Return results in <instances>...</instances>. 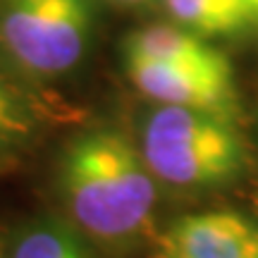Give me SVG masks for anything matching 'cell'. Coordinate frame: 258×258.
I'll return each mask as SVG.
<instances>
[{
  "label": "cell",
  "mask_w": 258,
  "mask_h": 258,
  "mask_svg": "<svg viewBox=\"0 0 258 258\" xmlns=\"http://www.w3.org/2000/svg\"><path fill=\"white\" fill-rule=\"evenodd\" d=\"M156 182L141 146L110 127L79 134L60 163V189L74 225L110 244L132 239L151 225Z\"/></svg>",
  "instance_id": "1"
},
{
  "label": "cell",
  "mask_w": 258,
  "mask_h": 258,
  "mask_svg": "<svg viewBox=\"0 0 258 258\" xmlns=\"http://www.w3.org/2000/svg\"><path fill=\"white\" fill-rule=\"evenodd\" d=\"M141 153L158 182L177 189L225 184L246 163V146L234 120L179 105H158L148 115Z\"/></svg>",
  "instance_id": "2"
},
{
  "label": "cell",
  "mask_w": 258,
  "mask_h": 258,
  "mask_svg": "<svg viewBox=\"0 0 258 258\" xmlns=\"http://www.w3.org/2000/svg\"><path fill=\"white\" fill-rule=\"evenodd\" d=\"M91 24L89 0H12L0 36L24 70L55 77L84 57Z\"/></svg>",
  "instance_id": "3"
},
{
  "label": "cell",
  "mask_w": 258,
  "mask_h": 258,
  "mask_svg": "<svg viewBox=\"0 0 258 258\" xmlns=\"http://www.w3.org/2000/svg\"><path fill=\"white\" fill-rule=\"evenodd\" d=\"M129 82L158 105H179L237 120L239 98L230 57L213 62H160L124 57Z\"/></svg>",
  "instance_id": "4"
},
{
  "label": "cell",
  "mask_w": 258,
  "mask_h": 258,
  "mask_svg": "<svg viewBox=\"0 0 258 258\" xmlns=\"http://www.w3.org/2000/svg\"><path fill=\"white\" fill-rule=\"evenodd\" d=\"M156 258H258V225L234 211H206L172 222Z\"/></svg>",
  "instance_id": "5"
},
{
  "label": "cell",
  "mask_w": 258,
  "mask_h": 258,
  "mask_svg": "<svg viewBox=\"0 0 258 258\" xmlns=\"http://www.w3.org/2000/svg\"><path fill=\"white\" fill-rule=\"evenodd\" d=\"M122 53L124 57H144L160 62H213L225 57L222 50L211 46L203 36L170 24H153L134 31L127 36Z\"/></svg>",
  "instance_id": "6"
},
{
  "label": "cell",
  "mask_w": 258,
  "mask_h": 258,
  "mask_svg": "<svg viewBox=\"0 0 258 258\" xmlns=\"http://www.w3.org/2000/svg\"><path fill=\"white\" fill-rule=\"evenodd\" d=\"M165 5L182 27L203 38L237 36L253 27L241 0H165Z\"/></svg>",
  "instance_id": "7"
},
{
  "label": "cell",
  "mask_w": 258,
  "mask_h": 258,
  "mask_svg": "<svg viewBox=\"0 0 258 258\" xmlns=\"http://www.w3.org/2000/svg\"><path fill=\"white\" fill-rule=\"evenodd\" d=\"M8 258H93V253L72 227L43 220L19 234Z\"/></svg>",
  "instance_id": "8"
},
{
  "label": "cell",
  "mask_w": 258,
  "mask_h": 258,
  "mask_svg": "<svg viewBox=\"0 0 258 258\" xmlns=\"http://www.w3.org/2000/svg\"><path fill=\"white\" fill-rule=\"evenodd\" d=\"M29 129H31V120L24 103L0 77V156L22 144Z\"/></svg>",
  "instance_id": "9"
},
{
  "label": "cell",
  "mask_w": 258,
  "mask_h": 258,
  "mask_svg": "<svg viewBox=\"0 0 258 258\" xmlns=\"http://www.w3.org/2000/svg\"><path fill=\"white\" fill-rule=\"evenodd\" d=\"M241 3H244L246 12H249L251 24H253V27H258V0H241Z\"/></svg>",
  "instance_id": "10"
},
{
  "label": "cell",
  "mask_w": 258,
  "mask_h": 258,
  "mask_svg": "<svg viewBox=\"0 0 258 258\" xmlns=\"http://www.w3.org/2000/svg\"><path fill=\"white\" fill-rule=\"evenodd\" d=\"M122 3H129V5H139V3H148V0H122Z\"/></svg>",
  "instance_id": "11"
},
{
  "label": "cell",
  "mask_w": 258,
  "mask_h": 258,
  "mask_svg": "<svg viewBox=\"0 0 258 258\" xmlns=\"http://www.w3.org/2000/svg\"><path fill=\"white\" fill-rule=\"evenodd\" d=\"M0 258H8L5 256V251H3V244H0Z\"/></svg>",
  "instance_id": "12"
}]
</instances>
